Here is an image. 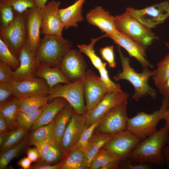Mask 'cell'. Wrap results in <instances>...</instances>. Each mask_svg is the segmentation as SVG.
I'll use <instances>...</instances> for the list:
<instances>
[{"instance_id": "cell-40", "label": "cell", "mask_w": 169, "mask_h": 169, "mask_svg": "<svg viewBox=\"0 0 169 169\" xmlns=\"http://www.w3.org/2000/svg\"><path fill=\"white\" fill-rule=\"evenodd\" d=\"M17 14H23L28 10L37 7L35 0H8Z\"/></svg>"}, {"instance_id": "cell-42", "label": "cell", "mask_w": 169, "mask_h": 169, "mask_svg": "<svg viewBox=\"0 0 169 169\" xmlns=\"http://www.w3.org/2000/svg\"><path fill=\"white\" fill-rule=\"evenodd\" d=\"M13 82H0V105L13 96Z\"/></svg>"}, {"instance_id": "cell-34", "label": "cell", "mask_w": 169, "mask_h": 169, "mask_svg": "<svg viewBox=\"0 0 169 169\" xmlns=\"http://www.w3.org/2000/svg\"><path fill=\"white\" fill-rule=\"evenodd\" d=\"M54 122V119L49 124L33 131L28 137V144L34 145L37 142L53 138Z\"/></svg>"}, {"instance_id": "cell-48", "label": "cell", "mask_w": 169, "mask_h": 169, "mask_svg": "<svg viewBox=\"0 0 169 169\" xmlns=\"http://www.w3.org/2000/svg\"><path fill=\"white\" fill-rule=\"evenodd\" d=\"M123 168L127 169H149L150 167L145 163H134L127 161L123 166Z\"/></svg>"}, {"instance_id": "cell-51", "label": "cell", "mask_w": 169, "mask_h": 169, "mask_svg": "<svg viewBox=\"0 0 169 169\" xmlns=\"http://www.w3.org/2000/svg\"><path fill=\"white\" fill-rule=\"evenodd\" d=\"M32 162L28 157H24L18 162L17 164L23 169H28L30 168Z\"/></svg>"}, {"instance_id": "cell-35", "label": "cell", "mask_w": 169, "mask_h": 169, "mask_svg": "<svg viewBox=\"0 0 169 169\" xmlns=\"http://www.w3.org/2000/svg\"><path fill=\"white\" fill-rule=\"evenodd\" d=\"M117 159L121 160L117 156L101 148L91 161L89 168L90 169H101L111 161Z\"/></svg>"}, {"instance_id": "cell-4", "label": "cell", "mask_w": 169, "mask_h": 169, "mask_svg": "<svg viewBox=\"0 0 169 169\" xmlns=\"http://www.w3.org/2000/svg\"><path fill=\"white\" fill-rule=\"evenodd\" d=\"M169 103V99L164 98L160 108L152 113L141 112L128 118L126 129L131 131L142 141L157 131L159 122L163 119Z\"/></svg>"}, {"instance_id": "cell-15", "label": "cell", "mask_w": 169, "mask_h": 169, "mask_svg": "<svg viewBox=\"0 0 169 169\" xmlns=\"http://www.w3.org/2000/svg\"><path fill=\"white\" fill-rule=\"evenodd\" d=\"M65 76L71 82L83 78L87 65L82 53L76 49H70L58 66Z\"/></svg>"}, {"instance_id": "cell-18", "label": "cell", "mask_w": 169, "mask_h": 169, "mask_svg": "<svg viewBox=\"0 0 169 169\" xmlns=\"http://www.w3.org/2000/svg\"><path fill=\"white\" fill-rule=\"evenodd\" d=\"M108 37L125 49L131 57L135 58L144 68H153L147 59L145 48L142 45L117 30Z\"/></svg>"}, {"instance_id": "cell-14", "label": "cell", "mask_w": 169, "mask_h": 169, "mask_svg": "<svg viewBox=\"0 0 169 169\" xmlns=\"http://www.w3.org/2000/svg\"><path fill=\"white\" fill-rule=\"evenodd\" d=\"M86 125L84 114H79L73 109L72 115L64 132L60 143L63 158L76 145L85 128Z\"/></svg>"}, {"instance_id": "cell-9", "label": "cell", "mask_w": 169, "mask_h": 169, "mask_svg": "<svg viewBox=\"0 0 169 169\" xmlns=\"http://www.w3.org/2000/svg\"><path fill=\"white\" fill-rule=\"evenodd\" d=\"M0 39L19 59L20 50L25 43L23 13L17 14L13 21L0 31Z\"/></svg>"}, {"instance_id": "cell-38", "label": "cell", "mask_w": 169, "mask_h": 169, "mask_svg": "<svg viewBox=\"0 0 169 169\" xmlns=\"http://www.w3.org/2000/svg\"><path fill=\"white\" fill-rule=\"evenodd\" d=\"M63 155L60 145L53 139L49 150L44 158L38 163L43 164H54L62 160Z\"/></svg>"}, {"instance_id": "cell-16", "label": "cell", "mask_w": 169, "mask_h": 169, "mask_svg": "<svg viewBox=\"0 0 169 169\" xmlns=\"http://www.w3.org/2000/svg\"><path fill=\"white\" fill-rule=\"evenodd\" d=\"M60 1L52 0L42 9L41 31L44 35H52L62 37L64 26L59 15Z\"/></svg>"}, {"instance_id": "cell-56", "label": "cell", "mask_w": 169, "mask_h": 169, "mask_svg": "<svg viewBox=\"0 0 169 169\" xmlns=\"http://www.w3.org/2000/svg\"><path fill=\"white\" fill-rule=\"evenodd\" d=\"M7 134L0 133V146H1L3 144L6 136Z\"/></svg>"}, {"instance_id": "cell-53", "label": "cell", "mask_w": 169, "mask_h": 169, "mask_svg": "<svg viewBox=\"0 0 169 169\" xmlns=\"http://www.w3.org/2000/svg\"><path fill=\"white\" fill-rule=\"evenodd\" d=\"M167 142L168 143L167 146L164 147L163 152L165 160L166 161L169 165V135Z\"/></svg>"}, {"instance_id": "cell-33", "label": "cell", "mask_w": 169, "mask_h": 169, "mask_svg": "<svg viewBox=\"0 0 169 169\" xmlns=\"http://www.w3.org/2000/svg\"><path fill=\"white\" fill-rule=\"evenodd\" d=\"M169 49V44H166ZM156 73L153 76L156 86L158 88L169 77V53L157 64Z\"/></svg>"}, {"instance_id": "cell-11", "label": "cell", "mask_w": 169, "mask_h": 169, "mask_svg": "<svg viewBox=\"0 0 169 169\" xmlns=\"http://www.w3.org/2000/svg\"><path fill=\"white\" fill-rule=\"evenodd\" d=\"M141 141L131 131L125 130L115 135L102 148L125 160Z\"/></svg>"}, {"instance_id": "cell-2", "label": "cell", "mask_w": 169, "mask_h": 169, "mask_svg": "<svg viewBox=\"0 0 169 169\" xmlns=\"http://www.w3.org/2000/svg\"><path fill=\"white\" fill-rule=\"evenodd\" d=\"M118 52L120 59L122 71L113 77L116 81L125 80L130 83L134 88V92L131 100H138L146 96H149L155 100L156 95V91L149 84L150 78L154 76L156 70H150L144 68L140 73L136 72L131 66L129 59L124 56L119 47Z\"/></svg>"}, {"instance_id": "cell-30", "label": "cell", "mask_w": 169, "mask_h": 169, "mask_svg": "<svg viewBox=\"0 0 169 169\" xmlns=\"http://www.w3.org/2000/svg\"><path fill=\"white\" fill-rule=\"evenodd\" d=\"M106 37H108L107 35L105 34L98 38L91 39L90 43L88 45L83 44L77 45L79 50L89 58L93 65L98 70L102 66L104 62L102 61L95 53L94 45L99 40Z\"/></svg>"}, {"instance_id": "cell-50", "label": "cell", "mask_w": 169, "mask_h": 169, "mask_svg": "<svg viewBox=\"0 0 169 169\" xmlns=\"http://www.w3.org/2000/svg\"><path fill=\"white\" fill-rule=\"evenodd\" d=\"M12 131L3 116L0 114V133L8 134Z\"/></svg>"}, {"instance_id": "cell-44", "label": "cell", "mask_w": 169, "mask_h": 169, "mask_svg": "<svg viewBox=\"0 0 169 169\" xmlns=\"http://www.w3.org/2000/svg\"><path fill=\"white\" fill-rule=\"evenodd\" d=\"M7 64L0 61V82H13V71Z\"/></svg>"}, {"instance_id": "cell-25", "label": "cell", "mask_w": 169, "mask_h": 169, "mask_svg": "<svg viewBox=\"0 0 169 169\" xmlns=\"http://www.w3.org/2000/svg\"><path fill=\"white\" fill-rule=\"evenodd\" d=\"M73 108L68 103L54 118L53 139L60 145L64 132L72 115Z\"/></svg>"}, {"instance_id": "cell-21", "label": "cell", "mask_w": 169, "mask_h": 169, "mask_svg": "<svg viewBox=\"0 0 169 169\" xmlns=\"http://www.w3.org/2000/svg\"><path fill=\"white\" fill-rule=\"evenodd\" d=\"M85 0H76L72 5L65 8L59 9L60 19L65 29L71 27L76 28L78 26V23L84 20L82 9Z\"/></svg>"}, {"instance_id": "cell-7", "label": "cell", "mask_w": 169, "mask_h": 169, "mask_svg": "<svg viewBox=\"0 0 169 169\" xmlns=\"http://www.w3.org/2000/svg\"><path fill=\"white\" fill-rule=\"evenodd\" d=\"M125 11L151 29L163 23L169 17V1H165L140 9L127 8Z\"/></svg>"}, {"instance_id": "cell-8", "label": "cell", "mask_w": 169, "mask_h": 169, "mask_svg": "<svg viewBox=\"0 0 169 169\" xmlns=\"http://www.w3.org/2000/svg\"><path fill=\"white\" fill-rule=\"evenodd\" d=\"M127 100L113 107L101 118L95 131L115 135L126 130L128 117Z\"/></svg>"}, {"instance_id": "cell-28", "label": "cell", "mask_w": 169, "mask_h": 169, "mask_svg": "<svg viewBox=\"0 0 169 169\" xmlns=\"http://www.w3.org/2000/svg\"><path fill=\"white\" fill-rule=\"evenodd\" d=\"M49 102L48 95H36L22 99L18 111L30 112L45 106Z\"/></svg>"}, {"instance_id": "cell-20", "label": "cell", "mask_w": 169, "mask_h": 169, "mask_svg": "<svg viewBox=\"0 0 169 169\" xmlns=\"http://www.w3.org/2000/svg\"><path fill=\"white\" fill-rule=\"evenodd\" d=\"M89 23L98 27L108 37L117 30L115 18L100 6L95 7L86 15Z\"/></svg>"}, {"instance_id": "cell-29", "label": "cell", "mask_w": 169, "mask_h": 169, "mask_svg": "<svg viewBox=\"0 0 169 169\" xmlns=\"http://www.w3.org/2000/svg\"><path fill=\"white\" fill-rule=\"evenodd\" d=\"M28 145V137L25 136L16 145L0 153V169H5L10 161L16 157Z\"/></svg>"}, {"instance_id": "cell-43", "label": "cell", "mask_w": 169, "mask_h": 169, "mask_svg": "<svg viewBox=\"0 0 169 169\" xmlns=\"http://www.w3.org/2000/svg\"><path fill=\"white\" fill-rule=\"evenodd\" d=\"M100 53L103 59L108 63L109 67L114 68L116 66L114 48L113 46H108L101 48Z\"/></svg>"}, {"instance_id": "cell-12", "label": "cell", "mask_w": 169, "mask_h": 169, "mask_svg": "<svg viewBox=\"0 0 169 169\" xmlns=\"http://www.w3.org/2000/svg\"><path fill=\"white\" fill-rule=\"evenodd\" d=\"M129 97L128 94L122 90L108 92L95 106L86 111L85 128L101 118L113 107L127 100Z\"/></svg>"}, {"instance_id": "cell-3", "label": "cell", "mask_w": 169, "mask_h": 169, "mask_svg": "<svg viewBox=\"0 0 169 169\" xmlns=\"http://www.w3.org/2000/svg\"><path fill=\"white\" fill-rule=\"evenodd\" d=\"M72 46L71 41L63 37L44 35L35 54V57L39 64H45L51 67L58 66Z\"/></svg>"}, {"instance_id": "cell-47", "label": "cell", "mask_w": 169, "mask_h": 169, "mask_svg": "<svg viewBox=\"0 0 169 169\" xmlns=\"http://www.w3.org/2000/svg\"><path fill=\"white\" fill-rule=\"evenodd\" d=\"M62 160L59 163L54 164H43L38 163L30 166L33 169H61Z\"/></svg>"}, {"instance_id": "cell-26", "label": "cell", "mask_w": 169, "mask_h": 169, "mask_svg": "<svg viewBox=\"0 0 169 169\" xmlns=\"http://www.w3.org/2000/svg\"><path fill=\"white\" fill-rule=\"evenodd\" d=\"M22 99L13 96L0 105V114L4 117L11 131L19 128L16 123V116Z\"/></svg>"}, {"instance_id": "cell-24", "label": "cell", "mask_w": 169, "mask_h": 169, "mask_svg": "<svg viewBox=\"0 0 169 169\" xmlns=\"http://www.w3.org/2000/svg\"><path fill=\"white\" fill-rule=\"evenodd\" d=\"M114 135L101 133L94 131L84 151V169H89L90 163L93 157Z\"/></svg>"}, {"instance_id": "cell-5", "label": "cell", "mask_w": 169, "mask_h": 169, "mask_svg": "<svg viewBox=\"0 0 169 169\" xmlns=\"http://www.w3.org/2000/svg\"><path fill=\"white\" fill-rule=\"evenodd\" d=\"M115 18L117 30L145 48L158 38L151 29L143 25L126 11Z\"/></svg>"}, {"instance_id": "cell-32", "label": "cell", "mask_w": 169, "mask_h": 169, "mask_svg": "<svg viewBox=\"0 0 169 169\" xmlns=\"http://www.w3.org/2000/svg\"><path fill=\"white\" fill-rule=\"evenodd\" d=\"M17 14L8 0H0V31L6 28L13 21Z\"/></svg>"}, {"instance_id": "cell-39", "label": "cell", "mask_w": 169, "mask_h": 169, "mask_svg": "<svg viewBox=\"0 0 169 169\" xmlns=\"http://www.w3.org/2000/svg\"><path fill=\"white\" fill-rule=\"evenodd\" d=\"M100 120L101 118L85 128L78 141L74 147L79 148L84 152L89 141L100 123Z\"/></svg>"}, {"instance_id": "cell-22", "label": "cell", "mask_w": 169, "mask_h": 169, "mask_svg": "<svg viewBox=\"0 0 169 169\" xmlns=\"http://www.w3.org/2000/svg\"><path fill=\"white\" fill-rule=\"evenodd\" d=\"M68 103L65 100L61 97L55 98L48 103L43 107L42 114L38 120L31 127L32 130L34 131L52 122Z\"/></svg>"}, {"instance_id": "cell-45", "label": "cell", "mask_w": 169, "mask_h": 169, "mask_svg": "<svg viewBox=\"0 0 169 169\" xmlns=\"http://www.w3.org/2000/svg\"><path fill=\"white\" fill-rule=\"evenodd\" d=\"M53 138L37 142L34 144L38 149L41 156L40 161L43 160L48 153Z\"/></svg>"}, {"instance_id": "cell-46", "label": "cell", "mask_w": 169, "mask_h": 169, "mask_svg": "<svg viewBox=\"0 0 169 169\" xmlns=\"http://www.w3.org/2000/svg\"><path fill=\"white\" fill-rule=\"evenodd\" d=\"M26 154L27 157L32 162L37 161L38 162L40 161V154L36 147L28 148L27 150Z\"/></svg>"}, {"instance_id": "cell-27", "label": "cell", "mask_w": 169, "mask_h": 169, "mask_svg": "<svg viewBox=\"0 0 169 169\" xmlns=\"http://www.w3.org/2000/svg\"><path fill=\"white\" fill-rule=\"evenodd\" d=\"M85 153L75 147L70 150L62 160L61 169H84Z\"/></svg>"}, {"instance_id": "cell-19", "label": "cell", "mask_w": 169, "mask_h": 169, "mask_svg": "<svg viewBox=\"0 0 169 169\" xmlns=\"http://www.w3.org/2000/svg\"><path fill=\"white\" fill-rule=\"evenodd\" d=\"M19 59V66L13 71L14 80L20 81L35 76V73L39 64L37 62L35 54L25 44L21 49Z\"/></svg>"}, {"instance_id": "cell-37", "label": "cell", "mask_w": 169, "mask_h": 169, "mask_svg": "<svg viewBox=\"0 0 169 169\" xmlns=\"http://www.w3.org/2000/svg\"><path fill=\"white\" fill-rule=\"evenodd\" d=\"M0 61L9 65L14 70L18 67L19 59L10 50L7 45L0 39Z\"/></svg>"}, {"instance_id": "cell-54", "label": "cell", "mask_w": 169, "mask_h": 169, "mask_svg": "<svg viewBox=\"0 0 169 169\" xmlns=\"http://www.w3.org/2000/svg\"><path fill=\"white\" fill-rule=\"evenodd\" d=\"M163 119L166 121L165 126L167 127L169 131V103L167 109L164 115Z\"/></svg>"}, {"instance_id": "cell-41", "label": "cell", "mask_w": 169, "mask_h": 169, "mask_svg": "<svg viewBox=\"0 0 169 169\" xmlns=\"http://www.w3.org/2000/svg\"><path fill=\"white\" fill-rule=\"evenodd\" d=\"M106 64L107 63L104 62L102 66L98 70L102 81L110 91L122 90L119 84H116L110 79L106 68Z\"/></svg>"}, {"instance_id": "cell-13", "label": "cell", "mask_w": 169, "mask_h": 169, "mask_svg": "<svg viewBox=\"0 0 169 169\" xmlns=\"http://www.w3.org/2000/svg\"><path fill=\"white\" fill-rule=\"evenodd\" d=\"M84 91L86 111L95 106L110 92L100 77L91 69L86 70L84 77Z\"/></svg>"}, {"instance_id": "cell-31", "label": "cell", "mask_w": 169, "mask_h": 169, "mask_svg": "<svg viewBox=\"0 0 169 169\" xmlns=\"http://www.w3.org/2000/svg\"><path fill=\"white\" fill-rule=\"evenodd\" d=\"M43 107L30 112L18 111L16 116V121L18 127L27 131L31 128L40 117Z\"/></svg>"}, {"instance_id": "cell-1", "label": "cell", "mask_w": 169, "mask_h": 169, "mask_svg": "<svg viewBox=\"0 0 169 169\" xmlns=\"http://www.w3.org/2000/svg\"><path fill=\"white\" fill-rule=\"evenodd\" d=\"M169 134L166 126L161 128L141 141L125 160L134 163L162 164L165 160L163 150L167 142Z\"/></svg>"}, {"instance_id": "cell-55", "label": "cell", "mask_w": 169, "mask_h": 169, "mask_svg": "<svg viewBox=\"0 0 169 169\" xmlns=\"http://www.w3.org/2000/svg\"><path fill=\"white\" fill-rule=\"evenodd\" d=\"M37 7L43 8L46 4L48 0H35Z\"/></svg>"}, {"instance_id": "cell-17", "label": "cell", "mask_w": 169, "mask_h": 169, "mask_svg": "<svg viewBox=\"0 0 169 169\" xmlns=\"http://www.w3.org/2000/svg\"><path fill=\"white\" fill-rule=\"evenodd\" d=\"M13 95L24 98L36 95H49L50 89L43 79L36 76L13 82Z\"/></svg>"}, {"instance_id": "cell-52", "label": "cell", "mask_w": 169, "mask_h": 169, "mask_svg": "<svg viewBox=\"0 0 169 169\" xmlns=\"http://www.w3.org/2000/svg\"><path fill=\"white\" fill-rule=\"evenodd\" d=\"M120 159H117L109 163L101 169H116L119 167Z\"/></svg>"}, {"instance_id": "cell-23", "label": "cell", "mask_w": 169, "mask_h": 169, "mask_svg": "<svg viewBox=\"0 0 169 169\" xmlns=\"http://www.w3.org/2000/svg\"><path fill=\"white\" fill-rule=\"evenodd\" d=\"M35 75L44 79L50 90L57 84H68L71 82L64 75L59 66L51 67L45 64H39Z\"/></svg>"}, {"instance_id": "cell-10", "label": "cell", "mask_w": 169, "mask_h": 169, "mask_svg": "<svg viewBox=\"0 0 169 169\" xmlns=\"http://www.w3.org/2000/svg\"><path fill=\"white\" fill-rule=\"evenodd\" d=\"M25 31V44L35 54L40 43V32L42 20V8L36 7L23 13Z\"/></svg>"}, {"instance_id": "cell-36", "label": "cell", "mask_w": 169, "mask_h": 169, "mask_svg": "<svg viewBox=\"0 0 169 169\" xmlns=\"http://www.w3.org/2000/svg\"><path fill=\"white\" fill-rule=\"evenodd\" d=\"M27 131L19 127L7 134L3 144L0 146V153L18 144L25 136Z\"/></svg>"}, {"instance_id": "cell-6", "label": "cell", "mask_w": 169, "mask_h": 169, "mask_svg": "<svg viewBox=\"0 0 169 169\" xmlns=\"http://www.w3.org/2000/svg\"><path fill=\"white\" fill-rule=\"evenodd\" d=\"M48 95L49 102L55 98H62L79 114L84 115L86 112L84 100V78L64 85L57 84L50 90Z\"/></svg>"}, {"instance_id": "cell-49", "label": "cell", "mask_w": 169, "mask_h": 169, "mask_svg": "<svg viewBox=\"0 0 169 169\" xmlns=\"http://www.w3.org/2000/svg\"><path fill=\"white\" fill-rule=\"evenodd\" d=\"M158 89L160 93L164 98L169 99V77Z\"/></svg>"}]
</instances>
